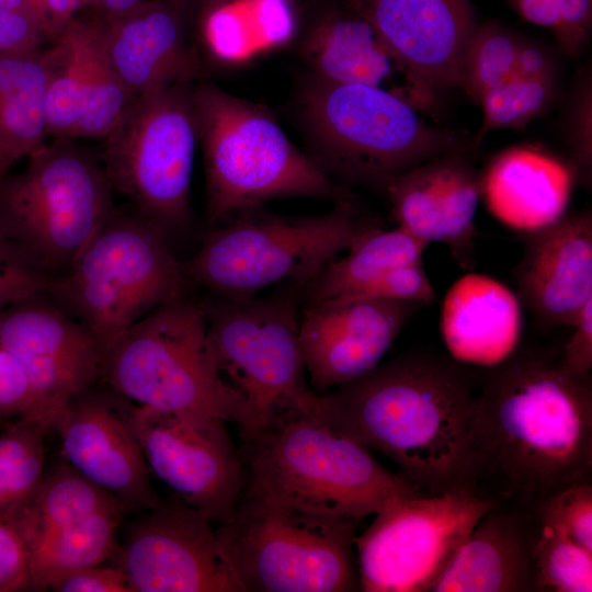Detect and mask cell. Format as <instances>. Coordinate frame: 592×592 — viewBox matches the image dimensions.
<instances>
[{
    "label": "cell",
    "mask_w": 592,
    "mask_h": 592,
    "mask_svg": "<svg viewBox=\"0 0 592 592\" xmlns=\"http://www.w3.org/2000/svg\"><path fill=\"white\" fill-rule=\"evenodd\" d=\"M592 379L560 357L517 350L476 389L468 440L471 492L528 514L591 479Z\"/></svg>",
    "instance_id": "1"
},
{
    "label": "cell",
    "mask_w": 592,
    "mask_h": 592,
    "mask_svg": "<svg viewBox=\"0 0 592 592\" xmlns=\"http://www.w3.org/2000/svg\"><path fill=\"white\" fill-rule=\"evenodd\" d=\"M474 378L452 357L418 352L320 394L316 417L389 458L418 491L467 489Z\"/></svg>",
    "instance_id": "2"
},
{
    "label": "cell",
    "mask_w": 592,
    "mask_h": 592,
    "mask_svg": "<svg viewBox=\"0 0 592 592\" xmlns=\"http://www.w3.org/2000/svg\"><path fill=\"white\" fill-rule=\"evenodd\" d=\"M193 105L213 225L276 198H349L262 106L208 81L193 86Z\"/></svg>",
    "instance_id": "3"
},
{
    "label": "cell",
    "mask_w": 592,
    "mask_h": 592,
    "mask_svg": "<svg viewBox=\"0 0 592 592\" xmlns=\"http://www.w3.org/2000/svg\"><path fill=\"white\" fill-rule=\"evenodd\" d=\"M243 442L244 490L300 510L360 521L420 493L369 449L311 415Z\"/></svg>",
    "instance_id": "4"
},
{
    "label": "cell",
    "mask_w": 592,
    "mask_h": 592,
    "mask_svg": "<svg viewBox=\"0 0 592 592\" xmlns=\"http://www.w3.org/2000/svg\"><path fill=\"white\" fill-rule=\"evenodd\" d=\"M298 100L314 148L310 157L331 179L385 189L452 147V139L420 115L421 109L384 88L310 73Z\"/></svg>",
    "instance_id": "5"
},
{
    "label": "cell",
    "mask_w": 592,
    "mask_h": 592,
    "mask_svg": "<svg viewBox=\"0 0 592 592\" xmlns=\"http://www.w3.org/2000/svg\"><path fill=\"white\" fill-rule=\"evenodd\" d=\"M187 280L160 228L137 212L115 209L46 292L106 354L137 322L185 295Z\"/></svg>",
    "instance_id": "6"
},
{
    "label": "cell",
    "mask_w": 592,
    "mask_h": 592,
    "mask_svg": "<svg viewBox=\"0 0 592 592\" xmlns=\"http://www.w3.org/2000/svg\"><path fill=\"white\" fill-rule=\"evenodd\" d=\"M201 307L219 373L239 403L242 440L316 415L320 394L306 382L293 297H219Z\"/></svg>",
    "instance_id": "7"
},
{
    "label": "cell",
    "mask_w": 592,
    "mask_h": 592,
    "mask_svg": "<svg viewBox=\"0 0 592 592\" xmlns=\"http://www.w3.org/2000/svg\"><path fill=\"white\" fill-rule=\"evenodd\" d=\"M372 227L349 198L311 216L250 208L215 225L184 269L219 297L250 298L283 281L306 285Z\"/></svg>",
    "instance_id": "8"
},
{
    "label": "cell",
    "mask_w": 592,
    "mask_h": 592,
    "mask_svg": "<svg viewBox=\"0 0 592 592\" xmlns=\"http://www.w3.org/2000/svg\"><path fill=\"white\" fill-rule=\"evenodd\" d=\"M357 522L243 490L216 531L242 592H350Z\"/></svg>",
    "instance_id": "9"
},
{
    "label": "cell",
    "mask_w": 592,
    "mask_h": 592,
    "mask_svg": "<svg viewBox=\"0 0 592 592\" xmlns=\"http://www.w3.org/2000/svg\"><path fill=\"white\" fill-rule=\"evenodd\" d=\"M102 163L55 139L19 173L0 175V230L41 270L65 274L115 210Z\"/></svg>",
    "instance_id": "10"
},
{
    "label": "cell",
    "mask_w": 592,
    "mask_h": 592,
    "mask_svg": "<svg viewBox=\"0 0 592 592\" xmlns=\"http://www.w3.org/2000/svg\"><path fill=\"white\" fill-rule=\"evenodd\" d=\"M102 383L137 406L193 412L237 423L239 403L224 382L201 305L172 299L106 352Z\"/></svg>",
    "instance_id": "11"
},
{
    "label": "cell",
    "mask_w": 592,
    "mask_h": 592,
    "mask_svg": "<svg viewBox=\"0 0 592 592\" xmlns=\"http://www.w3.org/2000/svg\"><path fill=\"white\" fill-rule=\"evenodd\" d=\"M193 86L173 83L135 96L104 138L101 157L112 189L168 237L191 219L197 141Z\"/></svg>",
    "instance_id": "12"
},
{
    "label": "cell",
    "mask_w": 592,
    "mask_h": 592,
    "mask_svg": "<svg viewBox=\"0 0 592 592\" xmlns=\"http://www.w3.org/2000/svg\"><path fill=\"white\" fill-rule=\"evenodd\" d=\"M496 506L468 489L392 501L355 537L360 590L431 592L474 526Z\"/></svg>",
    "instance_id": "13"
},
{
    "label": "cell",
    "mask_w": 592,
    "mask_h": 592,
    "mask_svg": "<svg viewBox=\"0 0 592 592\" xmlns=\"http://www.w3.org/2000/svg\"><path fill=\"white\" fill-rule=\"evenodd\" d=\"M134 426L150 471L218 525L235 510L246 468L226 421L134 406Z\"/></svg>",
    "instance_id": "14"
},
{
    "label": "cell",
    "mask_w": 592,
    "mask_h": 592,
    "mask_svg": "<svg viewBox=\"0 0 592 592\" xmlns=\"http://www.w3.org/2000/svg\"><path fill=\"white\" fill-rule=\"evenodd\" d=\"M215 523L183 501L139 513L116 553L135 592H242Z\"/></svg>",
    "instance_id": "15"
},
{
    "label": "cell",
    "mask_w": 592,
    "mask_h": 592,
    "mask_svg": "<svg viewBox=\"0 0 592 592\" xmlns=\"http://www.w3.org/2000/svg\"><path fill=\"white\" fill-rule=\"evenodd\" d=\"M0 342L29 378L33 405L25 415L52 428L75 395L102 382L103 346L47 292L33 294L0 314Z\"/></svg>",
    "instance_id": "16"
},
{
    "label": "cell",
    "mask_w": 592,
    "mask_h": 592,
    "mask_svg": "<svg viewBox=\"0 0 592 592\" xmlns=\"http://www.w3.org/2000/svg\"><path fill=\"white\" fill-rule=\"evenodd\" d=\"M134 406L100 382L75 395L53 428L66 463L139 514L160 501L134 426Z\"/></svg>",
    "instance_id": "17"
},
{
    "label": "cell",
    "mask_w": 592,
    "mask_h": 592,
    "mask_svg": "<svg viewBox=\"0 0 592 592\" xmlns=\"http://www.w3.org/2000/svg\"><path fill=\"white\" fill-rule=\"evenodd\" d=\"M423 306L353 298L308 303L298 330L306 373L315 391L327 392L377 367Z\"/></svg>",
    "instance_id": "18"
},
{
    "label": "cell",
    "mask_w": 592,
    "mask_h": 592,
    "mask_svg": "<svg viewBox=\"0 0 592 592\" xmlns=\"http://www.w3.org/2000/svg\"><path fill=\"white\" fill-rule=\"evenodd\" d=\"M358 13L431 94L457 87L477 26L470 0H356Z\"/></svg>",
    "instance_id": "19"
},
{
    "label": "cell",
    "mask_w": 592,
    "mask_h": 592,
    "mask_svg": "<svg viewBox=\"0 0 592 592\" xmlns=\"http://www.w3.org/2000/svg\"><path fill=\"white\" fill-rule=\"evenodd\" d=\"M385 190L399 227L429 244H445L462 267L474 266L480 178L469 163L442 155L394 178Z\"/></svg>",
    "instance_id": "20"
},
{
    "label": "cell",
    "mask_w": 592,
    "mask_h": 592,
    "mask_svg": "<svg viewBox=\"0 0 592 592\" xmlns=\"http://www.w3.org/2000/svg\"><path fill=\"white\" fill-rule=\"evenodd\" d=\"M513 273L521 304L540 325L573 327L592 300L591 212L528 234Z\"/></svg>",
    "instance_id": "21"
},
{
    "label": "cell",
    "mask_w": 592,
    "mask_h": 592,
    "mask_svg": "<svg viewBox=\"0 0 592 592\" xmlns=\"http://www.w3.org/2000/svg\"><path fill=\"white\" fill-rule=\"evenodd\" d=\"M96 21L106 55L134 96L200 77L175 0H144L125 14Z\"/></svg>",
    "instance_id": "22"
},
{
    "label": "cell",
    "mask_w": 592,
    "mask_h": 592,
    "mask_svg": "<svg viewBox=\"0 0 592 592\" xmlns=\"http://www.w3.org/2000/svg\"><path fill=\"white\" fill-rule=\"evenodd\" d=\"M440 331L454 361L494 367L519 348L523 332L521 300L500 281L467 273L446 292Z\"/></svg>",
    "instance_id": "23"
},
{
    "label": "cell",
    "mask_w": 592,
    "mask_h": 592,
    "mask_svg": "<svg viewBox=\"0 0 592 592\" xmlns=\"http://www.w3.org/2000/svg\"><path fill=\"white\" fill-rule=\"evenodd\" d=\"M532 514L496 506L474 526L431 592H534Z\"/></svg>",
    "instance_id": "24"
},
{
    "label": "cell",
    "mask_w": 592,
    "mask_h": 592,
    "mask_svg": "<svg viewBox=\"0 0 592 592\" xmlns=\"http://www.w3.org/2000/svg\"><path fill=\"white\" fill-rule=\"evenodd\" d=\"M573 182L572 170L554 156L512 147L487 167L480 196L501 224L528 235L566 215Z\"/></svg>",
    "instance_id": "25"
},
{
    "label": "cell",
    "mask_w": 592,
    "mask_h": 592,
    "mask_svg": "<svg viewBox=\"0 0 592 592\" xmlns=\"http://www.w3.org/2000/svg\"><path fill=\"white\" fill-rule=\"evenodd\" d=\"M301 53L311 75L322 80L379 87L402 96L395 83L398 77L433 96L394 56L361 13L326 18L309 32Z\"/></svg>",
    "instance_id": "26"
},
{
    "label": "cell",
    "mask_w": 592,
    "mask_h": 592,
    "mask_svg": "<svg viewBox=\"0 0 592 592\" xmlns=\"http://www.w3.org/2000/svg\"><path fill=\"white\" fill-rule=\"evenodd\" d=\"M50 52L0 55V175L45 145Z\"/></svg>",
    "instance_id": "27"
},
{
    "label": "cell",
    "mask_w": 592,
    "mask_h": 592,
    "mask_svg": "<svg viewBox=\"0 0 592 592\" xmlns=\"http://www.w3.org/2000/svg\"><path fill=\"white\" fill-rule=\"evenodd\" d=\"M429 243L401 227H372L341 258L335 257L305 286L309 303L342 298L383 273L423 261Z\"/></svg>",
    "instance_id": "28"
},
{
    "label": "cell",
    "mask_w": 592,
    "mask_h": 592,
    "mask_svg": "<svg viewBox=\"0 0 592 592\" xmlns=\"http://www.w3.org/2000/svg\"><path fill=\"white\" fill-rule=\"evenodd\" d=\"M126 509L94 513L41 538L31 548L32 590L45 591L64 576L101 565L115 550Z\"/></svg>",
    "instance_id": "29"
},
{
    "label": "cell",
    "mask_w": 592,
    "mask_h": 592,
    "mask_svg": "<svg viewBox=\"0 0 592 592\" xmlns=\"http://www.w3.org/2000/svg\"><path fill=\"white\" fill-rule=\"evenodd\" d=\"M124 508L112 493L93 483L68 463L44 471L20 520L32 546L48 534L98 512ZM127 511V510H126Z\"/></svg>",
    "instance_id": "30"
},
{
    "label": "cell",
    "mask_w": 592,
    "mask_h": 592,
    "mask_svg": "<svg viewBox=\"0 0 592 592\" xmlns=\"http://www.w3.org/2000/svg\"><path fill=\"white\" fill-rule=\"evenodd\" d=\"M82 59L81 106L73 138H105L135 96L111 64L96 20H73Z\"/></svg>",
    "instance_id": "31"
},
{
    "label": "cell",
    "mask_w": 592,
    "mask_h": 592,
    "mask_svg": "<svg viewBox=\"0 0 592 592\" xmlns=\"http://www.w3.org/2000/svg\"><path fill=\"white\" fill-rule=\"evenodd\" d=\"M52 426L22 415L0 433V512L23 506L45 471L44 439Z\"/></svg>",
    "instance_id": "32"
},
{
    "label": "cell",
    "mask_w": 592,
    "mask_h": 592,
    "mask_svg": "<svg viewBox=\"0 0 592 592\" xmlns=\"http://www.w3.org/2000/svg\"><path fill=\"white\" fill-rule=\"evenodd\" d=\"M73 20L49 49L45 115L47 136L55 139H73L81 106L82 59Z\"/></svg>",
    "instance_id": "33"
},
{
    "label": "cell",
    "mask_w": 592,
    "mask_h": 592,
    "mask_svg": "<svg viewBox=\"0 0 592 592\" xmlns=\"http://www.w3.org/2000/svg\"><path fill=\"white\" fill-rule=\"evenodd\" d=\"M536 592H591L592 551L532 515Z\"/></svg>",
    "instance_id": "34"
},
{
    "label": "cell",
    "mask_w": 592,
    "mask_h": 592,
    "mask_svg": "<svg viewBox=\"0 0 592 592\" xmlns=\"http://www.w3.org/2000/svg\"><path fill=\"white\" fill-rule=\"evenodd\" d=\"M521 43L497 23L476 26L464 54L457 87L479 104L488 90L513 75Z\"/></svg>",
    "instance_id": "35"
},
{
    "label": "cell",
    "mask_w": 592,
    "mask_h": 592,
    "mask_svg": "<svg viewBox=\"0 0 592 592\" xmlns=\"http://www.w3.org/2000/svg\"><path fill=\"white\" fill-rule=\"evenodd\" d=\"M555 94V77L523 78L512 75L481 98L479 144L490 132L519 128L547 109Z\"/></svg>",
    "instance_id": "36"
},
{
    "label": "cell",
    "mask_w": 592,
    "mask_h": 592,
    "mask_svg": "<svg viewBox=\"0 0 592 592\" xmlns=\"http://www.w3.org/2000/svg\"><path fill=\"white\" fill-rule=\"evenodd\" d=\"M532 515L561 530L573 542L592 551L591 479L577 481L555 491Z\"/></svg>",
    "instance_id": "37"
},
{
    "label": "cell",
    "mask_w": 592,
    "mask_h": 592,
    "mask_svg": "<svg viewBox=\"0 0 592 592\" xmlns=\"http://www.w3.org/2000/svg\"><path fill=\"white\" fill-rule=\"evenodd\" d=\"M53 280L0 230V314L33 294L46 292Z\"/></svg>",
    "instance_id": "38"
},
{
    "label": "cell",
    "mask_w": 592,
    "mask_h": 592,
    "mask_svg": "<svg viewBox=\"0 0 592 592\" xmlns=\"http://www.w3.org/2000/svg\"><path fill=\"white\" fill-rule=\"evenodd\" d=\"M342 298L415 301L424 306L435 299L423 261L391 269Z\"/></svg>",
    "instance_id": "39"
},
{
    "label": "cell",
    "mask_w": 592,
    "mask_h": 592,
    "mask_svg": "<svg viewBox=\"0 0 592 592\" xmlns=\"http://www.w3.org/2000/svg\"><path fill=\"white\" fill-rule=\"evenodd\" d=\"M19 510L0 512V592L32 590L31 551Z\"/></svg>",
    "instance_id": "40"
},
{
    "label": "cell",
    "mask_w": 592,
    "mask_h": 592,
    "mask_svg": "<svg viewBox=\"0 0 592 592\" xmlns=\"http://www.w3.org/2000/svg\"><path fill=\"white\" fill-rule=\"evenodd\" d=\"M32 405V388L22 365L0 342V420L25 415Z\"/></svg>",
    "instance_id": "41"
},
{
    "label": "cell",
    "mask_w": 592,
    "mask_h": 592,
    "mask_svg": "<svg viewBox=\"0 0 592 592\" xmlns=\"http://www.w3.org/2000/svg\"><path fill=\"white\" fill-rule=\"evenodd\" d=\"M43 38L42 29L31 12L0 7V55L35 53Z\"/></svg>",
    "instance_id": "42"
},
{
    "label": "cell",
    "mask_w": 592,
    "mask_h": 592,
    "mask_svg": "<svg viewBox=\"0 0 592 592\" xmlns=\"http://www.w3.org/2000/svg\"><path fill=\"white\" fill-rule=\"evenodd\" d=\"M55 592H135L126 573L118 567H86L57 580Z\"/></svg>",
    "instance_id": "43"
},
{
    "label": "cell",
    "mask_w": 592,
    "mask_h": 592,
    "mask_svg": "<svg viewBox=\"0 0 592 592\" xmlns=\"http://www.w3.org/2000/svg\"><path fill=\"white\" fill-rule=\"evenodd\" d=\"M559 18L553 33L568 55L579 54L588 43L592 0H558Z\"/></svg>",
    "instance_id": "44"
},
{
    "label": "cell",
    "mask_w": 592,
    "mask_h": 592,
    "mask_svg": "<svg viewBox=\"0 0 592 592\" xmlns=\"http://www.w3.org/2000/svg\"><path fill=\"white\" fill-rule=\"evenodd\" d=\"M574 331L563 346L560 360L566 368L581 376L592 368V300L582 309Z\"/></svg>",
    "instance_id": "45"
},
{
    "label": "cell",
    "mask_w": 592,
    "mask_h": 592,
    "mask_svg": "<svg viewBox=\"0 0 592 592\" xmlns=\"http://www.w3.org/2000/svg\"><path fill=\"white\" fill-rule=\"evenodd\" d=\"M572 107L570 143L577 161L584 172L591 169V84L585 82Z\"/></svg>",
    "instance_id": "46"
},
{
    "label": "cell",
    "mask_w": 592,
    "mask_h": 592,
    "mask_svg": "<svg viewBox=\"0 0 592 592\" xmlns=\"http://www.w3.org/2000/svg\"><path fill=\"white\" fill-rule=\"evenodd\" d=\"M513 75L523 78L554 76L553 64L544 48L522 39L514 61Z\"/></svg>",
    "instance_id": "47"
},
{
    "label": "cell",
    "mask_w": 592,
    "mask_h": 592,
    "mask_svg": "<svg viewBox=\"0 0 592 592\" xmlns=\"http://www.w3.org/2000/svg\"><path fill=\"white\" fill-rule=\"evenodd\" d=\"M511 2L528 22L551 31L556 27L559 18L558 0H511Z\"/></svg>",
    "instance_id": "48"
},
{
    "label": "cell",
    "mask_w": 592,
    "mask_h": 592,
    "mask_svg": "<svg viewBox=\"0 0 592 592\" xmlns=\"http://www.w3.org/2000/svg\"><path fill=\"white\" fill-rule=\"evenodd\" d=\"M143 1L144 0H94L92 8H95L99 11L101 18L109 19L127 13Z\"/></svg>",
    "instance_id": "49"
},
{
    "label": "cell",
    "mask_w": 592,
    "mask_h": 592,
    "mask_svg": "<svg viewBox=\"0 0 592 592\" xmlns=\"http://www.w3.org/2000/svg\"><path fill=\"white\" fill-rule=\"evenodd\" d=\"M32 14L37 20L43 32L44 3L45 0H24ZM44 34V32H43Z\"/></svg>",
    "instance_id": "50"
},
{
    "label": "cell",
    "mask_w": 592,
    "mask_h": 592,
    "mask_svg": "<svg viewBox=\"0 0 592 592\" xmlns=\"http://www.w3.org/2000/svg\"><path fill=\"white\" fill-rule=\"evenodd\" d=\"M0 7H9L31 12L24 0H0Z\"/></svg>",
    "instance_id": "51"
},
{
    "label": "cell",
    "mask_w": 592,
    "mask_h": 592,
    "mask_svg": "<svg viewBox=\"0 0 592 592\" xmlns=\"http://www.w3.org/2000/svg\"><path fill=\"white\" fill-rule=\"evenodd\" d=\"M175 1L181 4V3H184V2H186L189 0H175ZM194 1L197 2V3H202L204 5L215 8V7L223 5V3H226V2H228L230 0H194Z\"/></svg>",
    "instance_id": "52"
},
{
    "label": "cell",
    "mask_w": 592,
    "mask_h": 592,
    "mask_svg": "<svg viewBox=\"0 0 592 592\" xmlns=\"http://www.w3.org/2000/svg\"><path fill=\"white\" fill-rule=\"evenodd\" d=\"M77 9L81 7H93L94 0H71Z\"/></svg>",
    "instance_id": "53"
}]
</instances>
